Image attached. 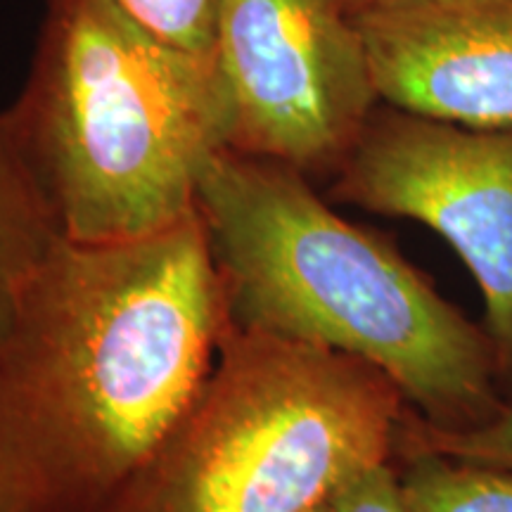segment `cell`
<instances>
[{
  "mask_svg": "<svg viewBox=\"0 0 512 512\" xmlns=\"http://www.w3.org/2000/svg\"><path fill=\"white\" fill-rule=\"evenodd\" d=\"M226 325L200 211L140 240L64 238L0 332V512H107Z\"/></svg>",
  "mask_w": 512,
  "mask_h": 512,
  "instance_id": "6da1fadb",
  "label": "cell"
},
{
  "mask_svg": "<svg viewBox=\"0 0 512 512\" xmlns=\"http://www.w3.org/2000/svg\"><path fill=\"white\" fill-rule=\"evenodd\" d=\"M197 211L230 325L361 358L432 430L496 411L491 339L387 242L335 214L302 171L223 147Z\"/></svg>",
  "mask_w": 512,
  "mask_h": 512,
  "instance_id": "7a4b0ae2",
  "label": "cell"
},
{
  "mask_svg": "<svg viewBox=\"0 0 512 512\" xmlns=\"http://www.w3.org/2000/svg\"><path fill=\"white\" fill-rule=\"evenodd\" d=\"M8 114L76 242H126L197 214L233 112L219 62L185 53L114 0H46Z\"/></svg>",
  "mask_w": 512,
  "mask_h": 512,
  "instance_id": "3957f363",
  "label": "cell"
},
{
  "mask_svg": "<svg viewBox=\"0 0 512 512\" xmlns=\"http://www.w3.org/2000/svg\"><path fill=\"white\" fill-rule=\"evenodd\" d=\"M403 403L361 358L228 323L197 394L107 512H306L392 460Z\"/></svg>",
  "mask_w": 512,
  "mask_h": 512,
  "instance_id": "277c9868",
  "label": "cell"
},
{
  "mask_svg": "<svg viewBox=\"0 0 512 512\" xmlns=\"http://www.w3.org/2000/svg\"><path fill=\"white\" fill-rule=\"evenodd\" d=\"M230 147L337 174L380 105L349 0H226L216 46Z\"/></svg>",
  "mask_w": 512,
  "mask_h": 512,
  "instance_id": "5b68a950",
  "label": "cell"
},
{
  "mask_svg": "<svg viewBox=\"0 0 512 512\" xmlns=\"http://www.w3.org/2000/svg\"><path fill=\"white\" fill-rule=\"evenodd\" d=\"M332 197L432 228L475 275L494 351L512 361V124H446L377 105Z\"/></svg>",
  "mask_w": 512,
  "mask_h": 512,
  "instance_id": "8992f818",
  "label": "cell"
},
{
  "mask_svg": "<svg viewBox=\"0 0 512 512\" xmlns=\"http://www.w3.org/2000/svg\"><path fill=\"white\" fill-rule=\"evenodd\" d=\"M377 98L446 124H512V0H380L354 10Z\"/></svg>",
  "mask_w": 512,
  "mask_h": 512,
  "instance_id": "52a82bcc",
  "label": "cell"
},
{
  "mask_svg": "<svg viewBox=\"0 0 512 512\" xmlns=\"http://www.w3.org/2000/svg\"><path fill=\"white\" fill-rule=\"evenodd\" d=\"M64 238L41 178L24 155L8 114L0 112V332Z\"/></svg>",
  "mask_w": 512,
  "mask_h": 512,
  "instance_id": "ba28073f",
  "label": "cell"
},
{
  "mask_svg": "<svg viewBox=\"0 0 512 512\" xmlns=\"http://www.w3.org/2000/svg\"><path fill=\"white\" fill-rule=\"evenodd\" d=\"M411 512H512V472L415 446L401 472Z\"/></svg>",
  "mask_w": 512,
  "mask_h": 512,
  "instance_id": "9c48e42d",
  "label": "cell"
},
{
  "mask_svg": "<svg viewBox=\"0 0 512 512\" xmlns=\"http://www.w3.org/2000/svg\"><path fill=\"white\" fill-rule=\"evenodd\" d=\"M140 27L185 53L216 60L226 0H114Z\"/></svg>",
  "mask_w": 512,
  "mask_h": 512,
  "instance_id": "30bf717a",
  "label": "cell"
},
{
  "mask_svg": "<svg viewBox=\"0 0 512 512\" xmlns=\"http://www.w3.org/2000/svg\"><path fill=\"white\" fill-rule=\"evenodd\" d=\"M418 446L465 463L512 472V401L465 430H432L422 425Z\"/></svg>",
  "mask_w": 512,
  "mask_h": 512,
  "instance_id": "8fae6325",
  "label": "cell"
},
{
  "mask_svg": "<svg viewBox=\"0 0 512 512\" xmlns=\"http://www.w3.org/2000/svg\"><path fill=\"white\" fill-rule=\"evenodd\" d=\"M330 512H411V508L399 472L392 463H380L339 486L330 498Z\"/></svg>",
  "mask_w": 512,
  "mask_h": 512,
  "instance_id": "7c38bea8",
  "label": "cell"
},
{
  "mask_svg": "<svg viewBox=\"0 0 512 512\" xmlns=\"http://www.w3.org/2000/svg\"><path fill=\"white\" fill-rule=\"evenodd\" d=\"M351 8H361V5H370V3H380V0H349Z\"/></svg>",
  "mask_w": 512,
  "mask_h": 512,
  "instance_id": "4fadbf2b",
  "label": "cell"
},
{
  "mask_svg": "<svg viewBox=\"0 0 512 512\" xmlns=\"http://www.w3.org/2000/svg\"><path fill=\"white\" fill-rule=\"evenodd\" d=\"M306 512H330V501L320 503V505H316V508H311V510H306Z\"/></svg>",
  "mask_w": 512,
  "mask_h": 512,
  "instance_id": "5bb4252c",
  "label": "cell"
}]
</instances>
